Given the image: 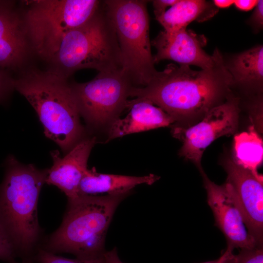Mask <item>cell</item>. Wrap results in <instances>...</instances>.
<instances>
[{"label": "cell", "instance_id": "obj_1", "mask_svg": "<svg viewBox=\"0 0 263 263\" xmlns=\"http://www.w3.org/2000/svg\"><path fill=\"white\" fill-rule=\"evenodd\" d=\"M233 83L223 60L213 68L193 70L170 63L157 72L149 83L132 87L127 104L146 101L155 104L175 121L205 113Z\"/></svg>", "mask_w": 263, "mask_h": 263}, {"label": "cell", "instance_id": "obj_2", "mask_svg": "<svg viewBox=\"0 0 263 263\" xmlns=\"http://www.w3.org/2000/svg\"><path fill=\"white\" fill-rule=\"evenodd\" d=\"M35 52L50 64V70L67 78L83 69H123L116 32L103 1L86 23L51 38Z\"/></svg>", "mask_w": 263, "mask_h": 263}, {"label": "cell", "instance_id": "obj_3", "mask_svg": "<svg viewBox=\"0 0 263 263\" xmlns=\"http://www.w3.org/2000/svg\"><path fill=\"white\" fill-rule=\"evenodd\" d=\"M4 166V177L0 184V219L20 263H35L42 234L38 204L48 169L24 164L13 155L7 157Z\"/></svg>", "mask_w": 263, "mask_h": 263}, {"label": "cell", "instance_id": "obj_4", "mask_svg": "<svg viewBox=\"0 0 263 263\" xmlns=\"http://www.w3.org/2000/svg\"><path fill=\"white\" fill-rule=\"evenodd\" d=\"M14 78L15 90L36 111L45 135L67 153L84 137L85 129L68 78L49 69L29 67Z\"/></svg>", "mask_w": 263, "mask_h": 263}, {"label": "cell", "instance_id": "obj_5", "mask_svg": "<svg viewBox=\"0 0 263 263\" xmlns=\"http://www.w3.org/2000/svg\"><path fill=\"white\" fill-rule=\"evenodd\" d=\"M128 194L81 195L68 201L60 226L42 242L40 248L55 254H72L82 260L103 257L109 225Z\"/></svg>", "mask_w": 263, "mask_h": 263}, {"label": "cell", "instance_id": "obj_6", "mask_svg": "<svg viewBox=\"0 0 263 263\" xmlns=\"http://www.w3.org/2000/svg\"><path fill=\"white\" fill-rule=\"evenodd\" d=\"M103 1L116 32L123 69L134 87L145 86L157 72L149 37L148 1Z\"/></svg>", "mask_w": 263, "mask_h": 263}, {"label": "cell", "instance_id": "obj_7", "mask_svg": "<svg viewBox=\"0 0 263 263\" xmlns=\"http://www.w3.org/2000/svg\"><path fill=\"white\" fill-rule=\"evenodd\" d=\"M71 87L80 116L89 127L98 129L119 118L134 86L122 69L99 72L88 82H71Z\"/></svg>", "mask_w": 263, "mask_h": 263}, {"label": "cell", "instance_id": "obj_8", "mask_svg": "<svg viewBox=\"0 0 263 263\" xmlns=\"http://www.w3.org/2000/svg\"><path fill=\"white\" fill-rule=\"evenodd\" d=\"M101 3L98 0L28 1L23 15L33 51L51 38L84 24Z\"/></svg>", "mask_w": 263, "mask_h": 263}, {"label": "cell", "instance_id": "obj_9", "mask_svg": "<svg viewBox=\"0 0 263 263\" xmlns=\"http://www.w3.org/2000/svg\"><path fill=\"white\" fill-rule=\"evenodd\" d=\"M239 113L237 100L229 99L210 109L197 124L187 128H175L173 135L183 142L180 154L203 170L201 160L205 149L218 138L235 132Z\"/></svg>", "mask_w": 263, "mask_h": 263}, {"label": "cell", "instance_id": "obj_10", "mask_svg": "<svg viewBox=\"0 0 263 263\" xmlns=\"http://www.w3.org/2000/svg\"><path fill=\"white\" fill-rule=\"evenodd\" d=\"M230 185L247 230L258 246H263V178L230 160L225 165Z\"/></svg>", "mask_w": 263, "mask_h": 263}, {"label": "cell", "instance_id": "obj_11", "mask_svg": "<svg viewBox=\"0 0 263 263\" xmlns=\"http://www.w3.org/2000/svg\"><path fill=\"white\" fill-rule=\"evenodd\" d=\"M201 172L215 225L224 235L227 247L241 250L257 246L247 230L229 184L226 182L218 185L210 180L203 170Z\"/></svg>", "mask_w": 263, "mask_h": 263}, {"label": "cell", "instance_id": "obj_12", "mask_svg": "<svg viewBox=\"0 0 263 263\" xmlns=\"http://www.w3.org/2000/svg\"><path fill=\"white\" fill-rule=\"evenodd\" d=\"M206 43L203 35L187 27L170 32L164 30L151 41L156 49L154 62L169 59L180 65H195L202 69L213 68L223 59L217 50L212 55H208L203 49Z\"/></svg>", "mask_w": 263, "mask_h": 263}, {"label": "cell", "instance_id": "obj_13", "mask_svg": "<svg viewBox=\"0 0 263 263\" xmlns=\"http://www.w3.org/2000/svg\"><path fill=\"white\" fill-rule=\"evenodd\" d=\"M31 49L23 14L14 1L0 0V68L20 71Z\"/></svg>", "mask_w": 263, "mask_h": 263}, {"label": "cell", "instance_id": "obj_14", "mask_svg": "<svg viewBox=\"0 0 263 263\" xmlns=\"http://www.w3.org/2000/svg\"><path fill=\"white\" fill-rule=\"evenodd\" d=\"M95 142L94 136L85 137L63 157L57 150L52 151L53 165L48 169L45 183L57 187L68 201L77 198L79 184L88 169V158Z\"/></svg>", "mask_w": 263, "mask_h": 263}, {"label": "cell", "instance_id": "obj_15", "mask_svg": "<svg viewBox=\"0 0 263 263\" xmlns=\"http://www.w3.org/2000/svg\"><path fill=\"white\" fill-rule=\"evenodd\" d=\"M128 114L108 127L107 141L127 134L168 126L175 120L159 107L146 101L128 104Z\"/></svg>", "mask_w": 263, "mask_h": 263}, {"label": "cell", "instance_id": "obj_16", "mask_svg": "<svg viewBox=\"0 0 263 263\" xmlns=\"http://www.w3.org/2000/svg\"><path fill=\"white\" fill-rule=\"evenodd\" d=\"M158 178L153 174L132 176L100 173L93 168L86 171L79 184V194L80 195L129 194L136 186L143 184L151 185Z\"/></svg>", "mask_w": 263, "mask_h": 263}, {"label": "cell", "instance_id": "obj_17", "mask_svg": "<svg viewBox=\"0 0 263 263\" xmlns=\"http://www.w3.org/2000/svg\"><path fill=\"white\" fill-rule=\"evenodd\" d=\"M217 12V7L213 2L204 0H178L156 19L164 31L170 32L187 27L194 20H207Z\"/></svg>", "mask_w": 263, "mask_h": 263}, {"label": "cell", "instance_id": "obj_18", "mask_svg": "<svg viewBox=\"0 0 263 263\" xmlns=\"http://www.w3.org/2000/svg\"><path fill=\"white\" fill-rule=\"evenodd\" d=\"M225 66L231 75L233 83H261L263 79V45L237 55Z\"/></svg>", "mask_w": 263, "mask_h": 263}, {"label": "cell", "instance_id": "obj_19", "mask_svg": "<svg viewBox=\"0 0 263 263\" xmlns=\"http://www.w3.org/2000/svg\"><path fill=\"white\" fill-rule=\"evenodd\" d=\"M233 161L240 166L259 175L258 168L263 161V140L254 126L246 132L235 135Z\"/></svg>", "mask_w": 263, "mask_h": 263}, {"label": "cell", "instance_id": "obj_20", "mask_svg": "<svg viewBox=\"0 0 263 263\" xmlns=\"http://www.w3.org/2000/svg\"><path fill=\"white\" fill-rule=\"evenodd\" d=\"M35 263H106L104 257L95 259H69L39 248L36 255Z\"/></svg>", "mask_w": 263, "mask_h": 263}, {"label": "cell", "instance_id": "obj_21", "mask_svg": "<svg viewBox=\"0 0 263 263\" xmlns=\"http://www.w3.org/2000/svg\"><path fill=\"white\" fill-rule=\"evenodd\" d=\"M13 243L0 219V261L18 263Z\"/></svg>", "mask_w": 263, "mask_h": 263}, {"label": "cell", "instance_id": "obj_22", "mask_svg": "<svg viewBox=\"0 0 263 263\" xmlns=\"http://www.w3.org/2000/svg\"><path fill=\"white\" fill-rule=\"evenodd\" d=\"M15 90L14 77L9 72L0 68V104H5Z\"/></svg>", "mask_w": 263, "mask_h": 263}, {"label": "cell", "instance_id": "obj_23", "mask_svg": "<svg viewBox=\"0 0 263 263\" xmlns=\"http://www.w3.org/2000/svg\"><path fill=\"white\" fill-rule=\"evenodd\" d=\"M237 256V263H263V246L241 249Z\"/></svg>", "mask_w": 263, "mask_h": 263}, {"label": "cell", "instance_id": "obj_24", "mask_svg": "<svg viewBox=\"0 0 263 263\" xmlns=\"http://www.w3.org/2000/svg\"><path fill=\"white\" fill-rule=\"evenodd\" d=\"M249 23L256 30L261 29L263 25V1L258 0L253 13L249 19Z\"/></svg>", "mask_w": 263, "mask_h": 263}, {"label": "cell", "instance_id": "obj_25", "mask_svg": "<svg viewBox=\"0 0 263 263\" xmlns=\"http://www.w3.org/2000/svg\"><path fill=\"white\" fill-rule=\"evenodd\" d=\"M178 0H152V4L154 8V13L155 19L158 18L163 15L166 11L168 7H171Z\"/></svg>", "mask_w": 263, "mask_h": 263}, {"label": "cell", "instance_id": "obj_26", "mask_svg": "<svg viewBox=\"0 0 263 263\" xmlns=\"http://www.w3.org/2000/svg\"><path fill=\"white\" fill-rule=\"evenodd\" d=\"M258 1L256 0H234V4L239 10L246 11L254 8Z\"/></svg>", "mask_w": 263, "mask_h": 263}, {"label": "cell", "instance_id": "obj_27", "mask_svg": "<svg viewBox=\"0 0 263 263\" xmlns=\"http://www.w3.org/2000/svg\"><path fill=\"white\" fill-rule=\"evenodd\" d=\"M104 258L106 263H124L119 258L116 248L106 251Z\"/></svg>", "mask_w": 263, "mask_h": 263}, {"label": "cell", "instance_id": "obj_28", "mask_svg": "<svg viewBox=\"0 0 263 263\" xmlns=\"http://www.w3.org/2000/svg\"><path fill=\"white\" fill-rule=\"evenodd\" d=\"M225 252V257L222 263H237V256L233 253V249L226 247Z\"/></svg>", "mask_w": 263, "mask_h": 263}, {"label": "cell", "instance_id": "obj_29", "mask_svg": "<svg viewBox=\"0 0 263 263\" xmlns=\"http://www.w3.org/2000/svg\"><path fill=\"white\" fill-rule=\"evenodd\" d=\"M213 4L216 7L221 8H228L234 4V0H214Z\"/></svg>", "mask_w": 263, "mask_h": 263}]
</instances>
